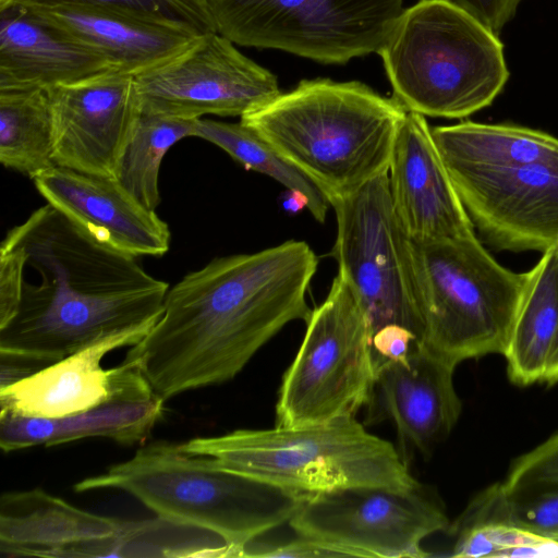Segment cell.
I'll return each instance as SVG.
<instances>
[{"label":"cell","instance_id":"6da1fadb","mask_svg":"<svg viewBox=\"0 0 558 558\" xmlns=\"http://www.w3.org/2000/svg\"><path fill=\"white\" fill-rule=\"evenodd\" d=\"M317 266L311 246L295 240L214 258L169 288L162 315L123 363L166 402L229 381L286 325L306 323Z\"/></svg>","mask_w":558,"mask_h":558},{"label":"cell","instance_id":"7a4b0ae2","mask_svg":"<svg viewBox=\"0 0 558 558\" xmlns=\"http://www.w3.org/2000/svg\"><path fill=\"white\" fill-rule=\"evenodd\" d=\"M0 253L19 282L0 350L51 364L119 333L148 332L162 315L167 282L48 203L7 232Z\"/></svg>","mask_w":558,"mask_h":558},{"label":"cell","instance_id":"3957f363","mask_svg":"<svg viewBox=\"0 0 558 558\" xmlns=\"http://www.w3.org/2000/svg\"><path fill=\"white\" fill-rule=\"evenodd\" d=\"M408 110L356 82L303 80L241 117L328 199L350 194L388 172Z\"/></svg>","mask_w":558,"mask_h":558},{"label":"cell","instance_id":"277c9868","mask_svg":"<svg viewBox=\"0 0 558 558\" xmlns=\"http://www.w3.org/2000/svg\"><path fill=\"white\" fill-rule=\"evenodd\" d=\"M96 489L125 492L163 520L215 534L232 557L289 523L307 498L229 471L169 441L143 446L131 459L74 485L77 493Z\"/></svg>","mask_w":558,"mask_h":558},{"label":"cell","instance_id":"5b68a950","mask_svg":"<svg viewBox=\"0 0 558 558\" xmlns=\"http://www.w3.org/2000/svg\"><path fill=\"white\" fill-rule=\"evenodd\" d=\"M181 448L304 497L355 487L407 492L421 485L395 446L354 416L301 426L236 429Z\"/></svg>","mask_w":558,"mask_h":558},{"label":"cell","instance_id":"8992f818","mask_svg":"<svg viewBox=\"0 0 558 558\" xmlns=\"http://www.w3.org/2000/svg\"><path fill=\"white\" fill-rule=\"evenodd\" d=\"M378 54L408 111L466 118L493 104L510 73L499 37L446 0L403 9Z\"/></svg>","mask_w":558,"mask_h":558},{"label":"cell","instance_id":"52a82bcc","mask_svg":"<svg viewBox=\"0 0 558 558\" xmlns=\"http://www.w3.org/2000/svg\"><path fill=\"white\" fill-rule=\"evenodd\" d=\"M409 258L420 343L454 366L487 354L504 355L527 271L502 266L475 233L450 240L409 238Z\"/></svg>","mask_w":558,"mask_h":558},{"label":"cell","instance_id":"ba28073f","mask_svg":"<svg viewBox=\"0 0 558 558\" xmlns=\"http://www.w3.org/2000/svg\"><path fill=\"white\" fill-rule=\"evenodd\" d=\"M305 324L303 341L278 391L276 426L354 416L373 396L378 365L371 327L340 272Z\"/></svg>","mask_w":558,"mask_h":558},{"label":"cell","instance_id":"9c48e42d","mask_svg":"<svg viewBox=\"0 0 558 558\" xmlns=\"http://www.w3.org/2000/svg\"><path fill=\"white\" fill-rule=\"evenodd\" d=\"M217 33L322 63L378 53L403 0H206Z\"/></svg>","mask_w":558,"mask_h":558},{"label":"cell","instance_id":"30bf717a","mask_svg":"<svg viewBox=\"0 0 558 558\" xmlns=\"http://www.w3.org/2000/svg\"><path fill=\"white\" fill-rule=\"evenodd\" d=\"M329 202L337 219L338 272L354 291L372 335L397 325L421 339L409 236L392 205L388 172Z\"/></svg>","mask_w":558,"mask_h":558},{"label":"cell","instance_id":"8fae6325","mask_svg":"<svg viewBox=\"0 0 558 558\" xmlns=\"http://www.w3.org/2000/svg\"><path fill=\"white\" fill-rule=\"evenodd\" d=\"M449 523L440 499L421 484L407 492L355 487L314 495L288 524L342 557L423 558L429 556L423 541Z\"/></svg>","mask_w":558,"mask_h":558},{"label":"cell","instance_id":"7c38bea8","mask_svg":"<svg viewBox=\"0 0 558 558\" xmlns=\"http://www.w3.org/2000/svg\"><path fill=\"white\" fill-rule=\"evenodd\" d=\"M134 77L142 113L177 119L241 118L281 94L275 74L217 32Z\"/></svg>","mask_w":558,"mask_h":558},{"label":"cell","instance_id":"4fadbf2b","mask_svg":"<svg viewBox=\"0 0 558 558\" xmlns=\"http://www.w3.org/2000/svg\"><path fill=\"white\" fill-rule=\"evenodd\" d=\"M446 168L474 228L490 245L544 252L556 244L558 159Z\"/></svg>","mask_w":558,"mask_h":558},{"label":"cell","instance_id":"5bb4252c","mask_svg":"<svg viewBox=\"0 0 558 558\" xmlns=\"http://www.w3.org/2000/svg\"><path fill=\"white\" fill-rule=\"evenodd\" d=\"M46 92L56 165L113 178L142 114L134 75L110 69Z\"/></svg>","mask_w":558,"mask_h":558},{"label":"cell","instance_id":"9a60e30c","mask_svg":"<svg viewBox=\"0 0 558 558\" xmlns=\"http://www.w3.org/2000/svg\"><path fill=\"white\" fill-rule=\"evenodd\" d=\"M17 7L132 75L168 61L207 34L189 24L104 5L52 2Z\"/></svg>","mask_w":558,"mask_h":558},{"label":"cell","instance_id":"2e32d148","mask_svg":"<svg viewBox=\"0 0 558 558\" xmlns=\"http://www.w3.org/2000/svg\"><path fill=\"white\" fill-rule=\"evenodd\" d=\"M388 175L392 205L409 238L450 240L475 233L425 116L407 112Z\"/></svg>","mask_w":558,"mask_h":558},{"label":"cell","instance_id":"e0dca14e","mask_svg":"<svg viewBox=\"0 0 558 558\" xmlns=\"http://www.w3.org/2000/svg\"><path fill=\"white\" fill-rule=\"evenodd\" d=\"M34 183L48 204L108 246L135 257L169 251L167 222L113 178L54 166Z\"/></svg>","mask_w":558,"mask_h":558},{"label":"cell","instance_id":"ac0fdd59","mask_svg":"<svg viewBox=\"0 0 558 558\" xmlns=\"http://www.w3.org/2000/svg\"><path fill=\"white\" fill-rule=\"evenodd\" d=\"M456 367L420 342L407 357L380 362L371 418L390 420L402 446L428 454L449 436L462 411L453 385Z\"/></svg>","mask_w":558,"mask_h":558},{"label":"cell","instance_id":"d6986e66","mask_svg":"<svg viewBox=\"0 0 558 558\" xmlns=\"http://www.w3.org/2000/svg\"><path fill=\"white\" fill-rule=\"evenodd\" d=\"M165 403L138 371L122 362L114 395L93 409L60 418L0 413V447L11 452L92 437L143 442L161 418Z\"/></svg>","mask_w":558,"mask_h":558},{"label":"cell","instance_id":"ffe728a7","mask_svg":"<svg viewBox=\"0 0 558 558\" xmlns=\"http://www.w3.org/2000/svg\"><path fill=\"white\" fill-rule=\"evenodd\" d=\"M147 333L134 330L106 338L0 388V413L60 418L108 401L116 392L119 365L106 369L101 360L138 343Z\"/></svg>","mask_w":558,"mask_h":558},{"label":"cell","instance_id":"44dd1931","mask_svg":"<svg viewBox=\"0 0 558 558\" xmlns=\"http://www.w3.org/2000/svg\"><path fill=\"white\" fill-rule=\"evenodd\" d=\"M114 69L21 7L1 13L0 90L48 89Z\"/></svg>","mask_w":558,"mask_h":558},{"label":"cell","instance_id":"7402d4cb","mask_svg":"<svg viewBox=\"0 0 558 558\" xmlns=\"http://www.w3.org/2000/svg\"><path fill=\"white\" fill-rule=\"evenodd\" d=\"M124 524L40 488L8 492L0 500V549L8 556L53 557L59 549L116 536Z\"/></svg>","mask_w":558,"mask_h":558},{"label":"cell","instance_id":"603a6c76","mask_svg":"<svg viewBox=\"0 0 558 558\" xmlns=\"http://www.w3.org/2000/svg\"><path fill=\"white\" fill-rule=\"evenodd\" d=\"M558 327V251L553 245L527 270L526 288L504 353L509 379L542 383Z\"/></svg>","mask_w":558,"mask_h":558},{"label":"cell","instance_id":"cb8c5ba5","mask_svg":"<svg viewBox=\"0 0 558 558\" xmlns=\"http://www.w3.org/2000/svg\"><path fill=\"white\" fill-rule=\"evenodd\" d=\"M446 531L452 557H558V542L517 524L502 483L476 495Z\"/></svg>","mask_w":558,"mask_h":558},{"label":"cell","instance_id":"d4e9b609","mask_svg":"<svg viewBox=\"0 0 558 558\" xmlns=\"http://www.w3.org/2000/svg\"><path fill=\"white\" fill-rule=\"evenodd\" d=\"M432 134L445 165L493 168L558 159V137L517 124L463 121L432 128Z\"/></svg>","mask_w":558,"mask_h":558},{"label":"cell","instance_id":"484cf974","mask_svg":"<svg viewBox=\"0 0 558 558\" xmlns=\"http://www.w3.org/2000/svg\"><path fill=\"white\" fill-rule=\"evenodd\" d=\"M0 162L33 180L57 166L46 89L0 90Z\"/></svg>","mask_w":558,"mask_h":558},{"label":"cell","instance_id":"4316f807","mask_svg":"<svg viewBox=\"0 0 558 558\" xmlns=\"http://www.w3.org/2000/svg\"><path fill=\"white\" fill-rule=\"evenodd\" d=\"M502 488L519 526L558 542V433L519 457Z\"/></svg>","mask_w":558,"mask_h":558},{"label":"cell","instance_id":"83f0119b","mask_svg":"<svg viewBox=\"0 0 558 558\" xmlns=\"http://www.w3.org/2000/svg\"><path fill=\"white\" fill-rule=\"evenodd\" d=\"M194 136L206 140L246 169L266 174L289 191L303 194L313 217L324 222L330 202L320 187L306 174L282 158L264 138L246 125L211 119H197Z\"/></svg>","mask_w":558,"mask_h":558},{"label":"cell","instance_id":"f1b7e54d","mask_svg":"<svg viewBox=\"0 0 558 558\" xmlns=\"http://www.w3.org/2000/svg\"><path fill=\"white\" fill-rule=\"evenodd\" d=\"M196 120L141 114L119 159L113 179L144 207L150 210L158 207L162 158L172 145L194 136Z\"/></svg>","mask_w":558,"mask_h":558},{"label":"cell","instance_id":"f546056e","mask_svg":"<svg viewBox=\"0 0 558 558\" xmlns=\"http://www.w3.org/2000/svg\"><path fill=\"white\" fill-rule=\"evenodd\" d=\"M75 2L137 12L189 24L203 33L217 32L206 0H19L21 3Z\"/></svg>","mask_w":558,"mask_h":558},{"label":"cell","instance_id":"4dcf8cb0","mask_svg":"<svg viewBox=\"0 0 558 558\" xmlns=\"http://www.w3.org/2000/svg\"><path fill=\"white\" fill-rule=\"evenodd\" d=\"M499 36L523 0H446Z\"/></svg>","mask_w":558,"mask_h":558},{"label":"cell","instance_id":"1f68e13d","mask_svg":"<svg viewBox=\"0 0 558 558\" xmlns=\"http://www.w3.org/2000/svg\"><path fill=\"white\" fill-rule=\"evenodd\" d=\"M418 337L411 330L397 325L386 326L372 335V348L377 365L383 361H400L409 355Z\"/></svg>","mask_w":558,"mask_h":558},{"label":"cell","instance_id":"d6a6232c","mask_svg":"<svg viewBox=\"0 0 558 558\" xmlns=\"http://www.w3.org/2000/svg\"><path fill=\"white\" fill-rule=\"evenodd\" d=\"M48 365L50 364L26 354L0 350V388L28 377Z\"/></svg>","mask_w":558,"mask_h":558},{"label":"cell","instance_id":"836d02e7","mask_svg":"<svg viewBox=\"0 0 558 558\" xmlns=\"http://www.w3.org/2000/svg\"><path fill=\"white\" fill-rule=\"evenodd\" d=\"M556 248L558 251V241L556 242ZM558 381V327L555 335L554 342L550 348L546 372L542 383L547 385H554Z\"/></svg>","mask_w":558,"mask_h":558},{"label":"cell","instance_id":"e575fe53","mask_svg":"<svg viewBox=\"0 0 558 558\" xmlns=\"http://www.w3.org/2000/svg\"><path fill=\"white\" fill-rule=\"evenodd\" d=\"M304 206L307 208L306 197L295 191H290V195L283 202V207L289 211H298Z\"/></svg>","mask_w":558,"mask_h":558},{"label":"cell","instance_id":"d590c367","mask_svg":"<svg viewBox=\"0 0 558 558\" xmlns=\"http://www.w3.org/2000/svg\"><path fill=\"white\" fill-rule=\"evenodd\" d=\"M19 0H0V13L15 7Z\"/></svg>","mask_w":558,"mask_h":558}]
</instances>
